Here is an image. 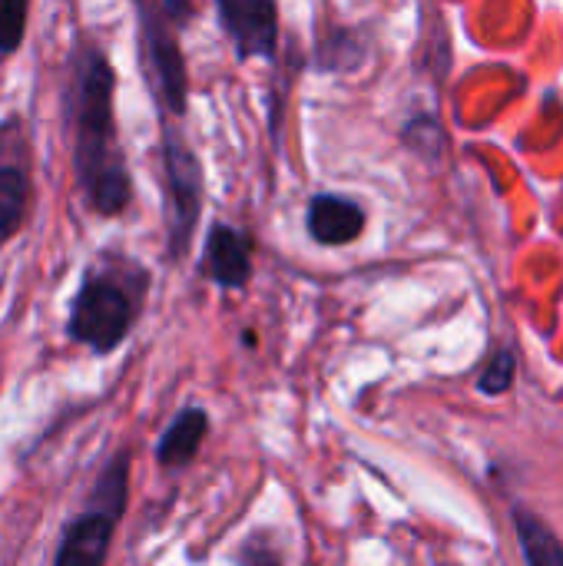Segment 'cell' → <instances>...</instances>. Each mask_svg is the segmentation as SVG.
<instances>
[{
	"mask_svg": "<svg viewBox=\"0 0 563 566\" xmlns=\"http://www.w3.org/2000/svg\"><path fill=\"white\" fill-rule=\"evenodd\" d=\"M116 90L119 73L106 46L86 30H76L66 56L60 103L70 139L73 182L86 212L96 219H119L136 199L133 169L119 139Z\"/></svg>",
	"mask_w": 563,
	"mask_h": 566,
	"instance_id": "cell-1",
	"label": "cell"
},
{
	"mask_svg": "<svg viewBox=\"0 0 563 566\" xmlns=\"http://www.w3.org/2000/svg\"><path fill=\"white\" fill-rule=\"evenodd\" d=\"M149 289L153 272L139 259L126 255L123 249L96 252L80 272L63 335L96 358L116 355L136 332L146 312Z\"/></svg>",
	"mask_w": 563,
	"mask_h": 566,
	"instance_id": "cell-2",
	"label": "cell"
},
{
	"mask_svg": "<svg viewBox=\"0 0 563 566\" xmlns=\"http://www.w3.org/2000/svg\"><path fill=\"white\" fill-rule=\"evenodd\" d=\"M129 478H133V451L119 448L103 471L96 474L86 507H80L63 527L50 566H106L110 551L119 531V521L129 507Z\"/></svg>",
	"mask_w": 563,
	"mask_h": 566,
	"instance_id": "cell-3",
	"label": "cell"
},
{
	"mask_svg": "<svg viewBox=\"0 0 563 566\" xmlns=\"http://www.w3.org/2000/svg\"><path fill=\"white\" fill-rule=\"evenodd\" d=\"M159 196H163V252L166 262L183 265L192 252L206 212V166L176 123H159Z\"/></svg>",
	"mask_w": 563,
	"mask_h": 566,
	"instance_id": "cell-4",
	"label": "cell"
},
{
	"mask_svg": "<svg viewBox=\"0 0 563 566\" xmlns=\"http://www.w3.org/2000/svg\"><path fill=\"white\" fill-rule=\"evenodd\" d=\"M136 60L159 123H179L189 113V66L179 27L159 0H136Z\"/></svg>",
	"mask_w": 563,
	"mask_h": 566,
	"instance_id": "cell-5",
	"label": "cell"
},
{
	"mask_svg": "<svg viewBox=\"0 0 563 566\" xmlns=\"http://www.w3.org/2000/svg\"><path fill=\"white\" fill-rule=\"evenodd\" d=\"M37 199L33 133L23 116H0V252L27 229Z\"/></svg>",
	"mask_w": 563,
	"mask_h": 566,
	"instance_id": "cell-6",
	"label": "cell"
},
{
	"mask_svg": "<svg viewBox=\"0 0 563 566\" xmlns=\"http://www.w3.org/2000/svg\"><path fill=\"white\" fill-rule=\"evenodd\" d=\"M219 27L236 50L239 63L275 60L282 40V10L275 0H219Z\"/></svg>",
	"mask_w": 563,
	"mask_h": 566,
	"instance_id": "cell-7",
	"label": "cell"
},
{
	"mask_svg": "<svg viewBox=\"0 0 563 566\" xmlns=\"http://www.w3.org/2000/svg\"><path fill=\"white\" fill-rule=\"evenodd\" d=\"M256 272V239L249 229L216 219L199 249V275L222 292H246Z\"/></svg>",
	"mask_w": 563,
	"mask_h": 566,
	"instance_id": "cell-8",
	"label": "cell"
},
{
	"mask_svg": "<svg viewBox=\"0 0 563 566\" xmlns=\"http://www.w3.org/2000/svg\"><path fill=\"white\" fill-rule=\"evenodd\" d=\"M368 229V212L358 199L345 192L322 189L305 206V232L322 249H342L362 239Z\"/></svg>",
	"mask_w": 563,
	"mask_h": 566,
	"instance_id": "cell-9",
	"label": "cell"
},
{
	"mask_svg": "<svg viewBox=\"0 0 563 566\" xmlns=\"http://www.w3.org/2000/svg\"><path fill=\"white\" fill-rule=\"evenodd\" d=\"M209 431H212V418H209V411H206L202 405H186V408H179V411L169 418V424L163 428V434H159V441H156V448H153V451H156V464H159L166 474L186 471V468L199 458V451H202Z\"/></svg>",
	"mask_w": 563,
	"mask_h": 566,
	"instance_id": "cell-10",
	"label": "cell"
},
{
	"mask_svg": "<svg viewBox=\"0 0 563 566\" xmlns=\"http://www.w3.org/2000/svg\"><path fill=\"white\" fill-rule=\"evenodd\" d=\"M368 60V43L358 27L348 23H325L315 33V46L309 53V70L312 73H355Z\"/></svg>",
	"mask_w": 563,
	"mask_h": 566,
	"instance_id": "cell-11",
	"label": "cell"
},
{
	"mask_svg": "<svg viewBox=\"0 0 563 566\" xmlns=\"http://www.w3.org/2000/svg\"><path fill=\"white\" fill-rule=\"evenodd\" d=\"M511 521L528 566H563V544L538 514H531L528 507H514Z\"/></svg>",
	"mask_w": 563,
	"mask_h": 566,
	"instance_id": "cell-12",
	"label": "cell"
},
{
	"mask_svg": "<svg viewBox=\"0 0 563 566\" xmlns=\"http://www.w3.org/2000/svg\"><path fill=\"white\" fill-rule=\"evenodd\" d=\"M236 566H285L282 547L272 534V527H256L252 534L242 537V544L232 554Z\"/></svg>",
	"mask_w": 563,
	"mask_h": 566,
	"instance_id": "cell-13",
	"label": "cell"
},
{
	"mask_svg": "<svg viewBox=\"0 0 563 566\" xmlns=\"http://www.w3.org/2000/svg\"><path fill=\"white\" fill-rule=\"evenodd\" d=\"M30 3L27 0H0V63L10 60L27 40Z\"/></svg>",
	"mask_w": 563,
	"mask_h": 566,
	"instance_id": "cell-14",
	"label": "cell"
},
{
	"mask_svg": "<svg viewBox=\"0 0 563 566\" xmlns=\"http://www.w3.org/2000/svg\"><path fill=\"white\" fill-rule=\"evenodd\" d=\"M514 371H518V361H514V355L504 348V352H498V355L488 361V368H484L478 388H481L484 395H504V391L514 385Z\"/></svg>",
	"mask_w": 563,
	"mask_h": 566,
	"instance_id": "cell-15",
	"label": "cell"
},
{
	"mask_svg": "<svg viewBox=\"0 0 563 566\" xmlns=\"http://www.w3.org/2000/svg\"><path fill=\"white\" fill-rule=\"evenodd\" d=\"M242 338H246V348H256V335L252 332H246Z\"/></svg>",
	"mask_w": 563,
	"mask_h": 566,
	"instance_id": "cell-16",
	"label": "cell"
}]
</instances>
